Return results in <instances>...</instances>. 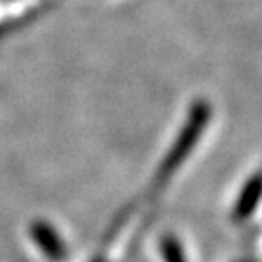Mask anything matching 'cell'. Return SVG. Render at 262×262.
<instances>
[{
  "label": "cell",
  "mask_w": 262,
  "mask_h": 262,
  "mask_svg": "<svg viewBox=\"0 0 262 262\" xmlns=\"http://www.w3.org/2000/svg\"><path fill=\"white\" fill-rule=\"evenodd\" d=\"M208 120H209V106L202 102L196 104L191 113V119H189V122L186 124V127L182 129V133H180L179 144L173 147V151L169 153L168 159H166V164H164V169H162L164 175L179 168V164L184 160L188 151H191V147L195 146V142L199 140L202 127L206 126Z\"/></svg>",
  "instance_id": "6da1fadb"
},
{
  "label": "cell",
  "mask_w": 262,
  "mask_h": 262,
  "mask_svg": "<svg viewBox=\"0 0 262 262\" xmlns=\"http://www.w3.org/2000/svg\"><path fill=\"white\" fill-rule=\"evenodd\" d=\"M31 237L38 250L49 258V260H64L68 255L64 238L60 237L57 229L46 221H35L31 224Z\"/></svg>",
  "instance_id": "7a4b0ae2"
},
{
  "label": "cell",
  "mask_w": 262,
  "mask_h": 262,
  "mask_svg": "<svg viewBox=\"0 0 262 262\" xmlns=\"http://www.w3.org/2000/svg\"><path fill=\"white\" fill-rule=\"evenodd\" d=\"M260 196H262V175L257 173V175L248 180L246 186L242 188L241 195H238L237 206H235L233 217L237 219V221H242V219L248 217V215L257 208Z\"/></svg>",
  "instance_id": "3957f363"
},
{
  "label": "cell",
  "mask_w": 262,
  "mask_h": 262,
  "mask_svg": "<svg viewBox=\"0 0 262 262\" xmlns=\"http://www.w3.org/2000/svg\"><path fill=\"white\" fill-rule=\"evenodd\" d=\"M162 255L166 262H186L182 244L179 242V238L171 237V235L162 238Z\"/></svg>",
  "instance_id": "277c9868"
}]
</instances>
